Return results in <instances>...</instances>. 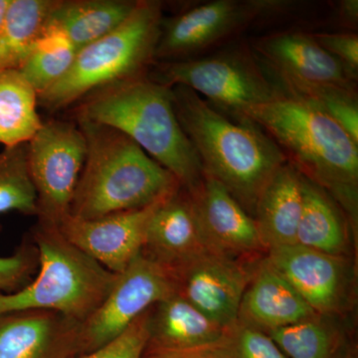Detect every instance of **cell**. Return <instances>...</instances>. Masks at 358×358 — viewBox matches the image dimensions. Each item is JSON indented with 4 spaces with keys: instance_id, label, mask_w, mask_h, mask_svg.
Masks as SVG:
<instances>
[{
    "instance_id": "cell-1",
    "label": "cell",
    "mask_w": 358,
    "mask_h": 358,
    "mask_svg": "<svg viewBox=\"0 0 358 358\" xmlns=\"http://www.w3.org/2000/svg\"><path fill=\"white\" fill-rule=\"evenodd\" d=\"M179 124L204 173L216 179L252 218L273 176L288 159L260 127L223 113L185 86L171 87Z\"/></svg>"
},
{
    "instance_id": "cell-2",
    "label": "cell",
    "mask_w": 358,
    "mask_h": 358,
    "mask_svg": "<svg viewBox=\"0 0 358 358\" xmlns=\"http://www.w3.org/2000/svg\"><path fill=\"white\" fill-rule=\"evenodd\" d=\"M235 117L253 122L275 141L289 162L357 222L358 143L331 117L282 96Z\"/></svg>"
},
{
    "instance_id": "cell-3",
    "label": "cell",
    "mask_w": 358,
    "mask_h": 358,
    "mask_svg": "<svg viewBox=\"0 0 358 358\" xmlns=\"http://www.w3.org/2000/svg\"><path fill=\"white\" fill-rule=\"evenodd\" d=\"M87 96L78 109L77 119L126 134L173 174L188 192L199 185L203 167L179 124L171 87L145 75L110 85Z\"/></svg>"
},
{
    "instance_id": "cell-4",
    "label": "cell",
    "mask_w": 358,
    "mask_h": 358,
    "mask_svg": "<svg viewBox=\"0 0 358 358\" xmlns=\"http://www.w3.org/2000/svg\"><path fill=\"white\" fill-rule=\"evenodd\" d=\"M78 124L87 154L70 215L93 219L145 208L182 187L126 134L84 119Z\"/></svg>"
},
{
    "instance_id": "cell-5",
    "label": "cell",
    "mask_w": 358,
    "mask_h": 358,
    "mask_svg": "<svg viewBox=\"0 0 358 358\" xmlns=\"http://www.w3.org/2000/svg\"><path fill=\"white\" fill-rule=\"evenodd\" d=\"M32 237L36 274L20 291L0 294V315L41 310L83 322L101 305L117 274L71 243L55 224L39 220Z\"/></svg>"
},
{
    "instance_id": "cell-6",
    "label": "cell",
    "mask_w": 358,
    "mask_h": 358,
    "mask_svg": "<svg viewBox=\"0 0 358 358\" xmlns=\"http://www.w3.org/2000/svg\"><path fill=\"white\" fill-rule=\"evenodd\" d=\"M164 20L162 4L141 0L114 31L78 51L64 77L38 96L46 109H64L110 85L145 76L155 60Z\"/></svg>"
},
{
    "instance_id": "cell-7",
    "label": "cell",
    "mask_w": 358,
    "mask_h": 358,
    "mask_svg": "<svg viewBox=\"0 0 358 358\" xmlns=\"http://www.w3.org/2000/svg\"><path fill=\"white\" fill-rule=\"evenodd\" d=\"M148 77L171 88L185 86L192 90L229 115L284 96L252 51L243 48L164 61Z\"/></svg>"
},
{
    "instance_id": "cell-8",
    "label": "cell",
    "mask_w": 358,
    "mask_h": 358,
    "mask_svg": "<svg viewBox=\"0 0 358 358\" xmlns=\"http://www.w3.org/2000/svg\"><path fill=\"white\" fill-rule=\"evenodd\" d=\"M176 293L173 271L141 252L117 274L112 289L101 305L77 324L78 357L107 345L141 315Z\"/></svg>"
},
{
    "instance_id": "cell-9",
    "label": "cell",
    "mask_w": 358,
    "mask_h": 358,
    "mask_svg": "<svg viewBox=\"0 0 358 358\" xmlns=\"http://www.w3.org/2000/svg\"><path fill=\"white\" fill-rule=\"evenodd\" d=\"M86 154L84 134L70 122H43L28 141V169L38 199L39 220L58 225L69 215Z\"/></svg>"
},
{
    "instance_id": "cell-10",
    "label": "cell",
    "mask_w": 358,
    "mask_h": 358,
    "mask_svg": "<svg viewBox=\"0 0 358 358\" xmlns=\"http://www.w3.org/2000/svg\"><path fill=\"white\" fill-rule=\"evenodd\" d=\"M281 4L260 0H213L164 20L155 59L197 57L243 32L261 16Z\"/></svg>"
},
{
    "instance_id": "cell-11",
    "label": "cell",
    "mask_w": 358,
    "mask_h": 358,
    "mask_svg": "<svg viewBox=\"0 0 358 358\" xmlns=\"http://www.w3.org/2000/svg\"><path fill=\"white\" fill-rule=\"evenodd\" d=\"M251 51L278 87L298 84L357 90V77L308 33L259 37L252 42Z\"/></svg>"
},
{
    "instance_id": "cell-12",
    "label": "cell",
    "mask_w": 358,
    "mask_h": 358,
    "mask_svg": "<svg viewBox=\"0 0 358 358\" xmlns=\"http://www.w3.org/2000/svg\"><path fill=\"white\" fill-rule=\"evenodd\" d=\"M164 199L145 208L98 218L69 214L57 226L71 243L110 272L120 274L143 252L150 217Z\"/></svg>"
},
{
    "instance_id": "cell-13",
    "label": "cell",
    "mask_w": 358,
    "mask_h": 358,
    "mask_svg": "<svg viewBox=\"0 0 358 358\" xmlns=\"http://www.w3.org/2000/svg\"><path fill=\"white\" fill-rule=\"evenodd\" d=\"M176 293L224 329L237 324L247 287L246 268L235 258L205 253L174 272Z\"/></svg>"
},
{
    "instance_id": "cell-14",
    "label": "cell",
    "mask_w": 358,
    "mask_h": 358,
    "mask_svg": "<svg viewBox=\"0 0 358 358\" xmlns=\"http://www.w3.org/2000/svg\"><path fill=\"white\" fill-rule=\"evenodd\" d=\"M188 193L212 253L235 258L265 249L254 219L216 179L204 173L199 185Z\"/></svg>"
},
{
    "instance_id": "cell-15",
    "label": "cell",
    "mask_w": 358,
    "mask_h": 358,
    "mask_svg": "<svg viewBox=\"0 0 358 358\" xmlns=\"http://www.w3.org/2000/svg\"><path fill=\"white\" fill-rule=\"evenodd\" d=\"M267 262L317 315L336 312L346 288L341 257L294 244L268 250Z\"/></svg>"
},
{
    "instance_id": "cell-16",
    "label": "cell",
    "mask_w": 358,
    "mask_h": 358,
    "mask_svg": "<svg viewBox=\"0 0 358 358\" xmlns=\"http://www.w3.org/2000/svg\"><path fill=\"white\" fill-rule=\"evenodd\" d=\"M208 252L192 197L180 187L150 217L143 253L174 273Z\"/></svg>"
},
{
    "instance_id": "cell-17",
    "label": "cell",
    "mask_w": 358,
    "mask_h": 358,
    "mask_svg": "<svg viewBox=\"0 0 358 358\" xmlns=\"http://www.w3.org/2000/svg\"><path fill=\"white\" fill-rule=\"evenodd\" d=\"M78 322L49 310L0 315V358H75Z\"/></svg>"
},
{
    "instance_id": "cell-18",
    "label": "cell",
    "mask_w": 358,
    "mask_h": 358,
    "mask_svg": "<svg viewBox=\"0 0 358 358\" xmlns=\"http://www.w3.org/2000/svg\"><path fill=\"white\" fill-rule=\"evenodd\" d=\"M315 317L317 313L266 261L245 291L238 320L268 333Z\"/></svg>"
},
{
    "instance_id": "cell-19",
    "label": "cell",
    "mask_w": 358,
    "mask_h": 358,
    "mask_svg": "<svg viewBox=\"0 0 358 358\" xmlns=\"http://www.w3.org/2000/svg\"><path fill=\"white\" fill-rule=\"evenodd\" d=\"M225 331L176 293L150 310L145 350L194 352L215 343Z\"/></svg>"
},
{
    "instance_id": "cell-20",
    "label": "cell",
    "mask_w": 358,
    "mask_h": 358,
    "mask_svg": "<svg viewBox=\"0 0 358 358\" xmlns=\"http://www.w3.org/2000/svg\"><path fill=\"white\" fill-rule=\"evenodd\" d=\"M301 209L303 176L287 162L264 188L254 213L265 249L296 244Z\"/></svg>"
},
{
    "instance_id": "cell-21",
    "label": "cell",
    "mask_w": 358,
    "mask_h": 358,
    "mask_svg": "<svg viewBox=\"0 0 358 358\" xmlns=\"http://www.w3.org/2000/svg\"><path fill=\"white\" fill-rule=\"evenodd\" d=\"M138 3L133 0H54L43 33L60 34L79 51L114 31Z\"/></svg>"
},
{
    "instance_id": "cell-22",
    "label": "cell",
    "mask_w": 358,
    "mask_h": 358,
    "mask_svg": "<svg viewBox=\"0 0 358 358\" xmlns=\"http://www.w3.org/2000/svg\"><path fill=\"white\" fill-rule=\"evenodd\" d=\"M296 244L341 257L346 249L345 222L333 197L303 176V209Z\"/></svg>"
},
{
    "instance_id": "cell-23",
    "label": "cell",
    "mask_w": 358,
    "mask_h": 358,
    "mask_svg": "<svg viewBox=\"0 0 358 358\" xmlns=\"http://www.w3.org/2000/svg\"><path fill=\"white\" fill-rule=\"evenodd\" d=\"M38 94L17 69L0 72V143H27L41 128Z\"/></svg>"
},
{
    "instance_id": "cell-24",
    "label": "cell",
    "mask_w": 358,
    "mask_h": 358,
    "mask_svg": "<svg viewBox=\"0 0 358 358\" xmlns=\"http://www.w3.org/2000/svg\"><path fill=\"white\" fill-rule=\"evenodd\" d=\"M54 0H11L0 28V72L17 69L42 36Z\"/></svg>"
},
{
    "instance_id": "cell-25",
    "label": "cell",
    "mask_w": 358,
    "mask_h": 358,
    "mask_svg": "<svg viewBox=\"0 0 358 358\" xmlns=\"http://www.w3.org/2000/svg\"><path fill=\"white\" fill-rule=\"evenodd\" d=\"M77 53L60 34L44 32L18 71L39 96L65 76Z\"/></svg>"
},
{
    "instance_id": "cell-26",
    "label": "cell",
    "mask_w": 358,
    "mask_h": 358,
    "mask_svg": "<svg viewBox=\"0 0 358 358\" xmlns=\"http://www.w3.org/2000/svg\"><path fill=\"white\" fill-rule=\"evenodd\" d=\"M38 215V199L27 162V143L0 152V215Z\"/></svg>"
},
{
    "instance_id": "cell-27",
    "label": "cell",
    "mask_w": 358,
    "mask_h": 358,
    "mask_svg": "<svg viewBox=\"0 0 358 358\" xmlns=\"http://www.w3.org/2000/svg\"><path fill=\"white\" fill-rule=\"evenodd\" d=\"M267 334L288 358H341L338 336L317 317Z\"/></svg>"
},
{
    "instance_id": "cell-28",
    "label": "cell",
    "mask_w": 358,
    "mask_h": 358,
    "mask_svg": "<svg viewBox=\"0 0 358 358\" xmlns=\"http://www.w3.org/2000/svg\"><path fill=\"white\" fill-rule=\"evenodd\" d=\"M279 88L284 96L313 106L331 117L358 143L357 90L298 84L282 85Z\"/></svg>"
},
{
    "instance_id": "cell-29",
    "label": "cell",
    "mask_w": 358,
    "mask_h": 358,
    "mask_svg": "<svg viewBox=\"0 0 358 358\" xmlns=\"http://www.w3.org/2000/svg\"><path fill=\"white\" fill-rule=\"evenodd\" d=\"M193 358H288L265 331L238 320L213 345L190 352Z\"/></svg>"
},
{
    "instance_id": "cell-30",
    "label": "cell",
    "mask_w": 358,
    "mask_h": 358,
    "mask_svg": "<svg viewBox=\"0 0 358 358\" xmlns=\"http://www.w3.org/2000/svg\"><path fill=\"white\" fill-rule=\"evenodd\" d=\"M150 310L107 345L75 358H143L148 341Z\"/></svg>"
},
{
    "instance_id": "cell-31",
    "label": "cell",
    "mask_w": 358,
    "mask_h": 358,
    "mask_svg": "<svg viewBox=\"0 0 358 358\" xmlns=\"http://www.w3.org/2000/svg\"><path fill=\"white\" fill-rule=\"evenodd\" d=\"M38 268V257L34 245H21L13 255L0 257V294L20 291L32 281Z\"/></svg>"
},
{
    "instance_id": "cell-32",
    "label": "cell",
    "mask_w": 358,
    "mask_h": 358,
    "mask_svg": "<svg viewBox=\"0 0 358 358\" xmlns=\"http://www.w3.org/2000/svg\"><path fill=\"white\" fill-rule=\"evenodd\" d=\"M310 36L355 76L358 73V36L355 33H310Z\"/></svg>"
},
{
    "instance_id": "cell-33",
    "label": "cell",
    "mask_w": 358,
    "mask_h": 358,
    "mask_svg": "<svg viewBox=\"0 0 358 358\" xmlns=\"http://www.w3.org/2000/svg\"><path fill=\"white\" fill-rule=\"evenodd\" d=\"M341 15L348 22L350 21L352 24L357 22L358 2L357 0H346L341 2Z\"/></svg>"
},
{
    "instance_id": "cell-34",
    "label": "cell",
    "mask_w": 358,
    "mask_h": 358,
    "mask_svg": "<svg viewBox=\"0 0 358 358\" xmlns=\"http://www.w3.org/2000/svg\"><path fill=\"white\" fill-rule=\"evenodd\" d=\"M143 358H193L186 357V355H179V353H171V352H147L145 350V355Z\"/></svg>"
},
{
    "instance_id": "cell-35",
    "label": "cell",
    "mask_w": 358,
    "mask_h": 358,
    "mask_svg": "<svg viewBox=\"0 0 358 358\" xmlns=\"http://www.w3.org/2000/svg\"><path fill=\"white\" fill-rule=\"evenodd\" d=\"M11 0H0V28L3 24Z\"/></svg>"
},
{
    "instance_id": "cell-36",
    "label": "cell",
    "mask_w": 358,
    "mask_h": 358,
    "mask_svg": "<svg viewBox=\"0 0 358 358\" xmlns=\"http://www.w3.org/2000/svg\"><path fill=\"white\" fill-rule=\"evenodd\" d=\"M343 358H357V352H355V350H350V352L345 353Z\"/></svg>"
}]
</instances>
